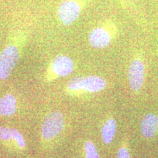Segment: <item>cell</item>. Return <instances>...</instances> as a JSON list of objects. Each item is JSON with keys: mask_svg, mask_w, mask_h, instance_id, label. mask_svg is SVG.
Segmentation results:
<instances>
[{"mask_svg": "<svg viewBox=\"0 0 158 158\" xmlns=\"http://www.w3.org/2000/svg\"><path fill=\"white\" fill-rule=\"evenodd\" d=\"M17 110V100L12 94H6L0 98V116H11Z\"/></svg>", "mask_w": 158, "mask_h": 158, "instance_id": "9", "label": "cell"}, {"mask_svg": "<svg viewBox=\"0 0 158 158\" xmlns=\"http://www.w3.org/2000/svg\"><path fill=\"white\" fill-rule=\"evenodd\" d=\"M10 143H13L18 148L23 149L26 147V141L23 134L16 128L10 127Z\"/></svg>", "mask_w": 158, "mask_h": 158, "instance_id": "11", "label": "cell"}, {"mask_svg": "<svg viewBox=\"0 0 158 158\" xmlns=\"http://www.w3.org/2000/svg\"><path fill=\"white\" fill-rule=\"evenodd\" d=\"M53 78H62L68 76L73 73L74 70L73 61L66 55H58L53 60L51 67Z\"/></svg>", "mask_w": 158, "mask_h": 158, "instance_id": "4", "label": "cell"}, {"mask_svg": "<svg viewBox=\"0 0 158 158\" xmlns=\"http://www.w3.org/2000/svg\"><path fill=\"white\" fill-rule=\"evenodd\" d=\"M116 158H131L129 151L127 148L121 147L118 149L117 155H116Z\"/></svg>", "mask_w": 158, "mask_h": 158, "instance_id": "14", "label": "cell"}, {"mask_svg": "<svg viewBox=\"0 0 158 158\" xmlns=\"http://www.w3.org/2000/svg\"><path fill=\"white\" fill-rule=\"evenodd\" d=\"M84 149L86 158H100L98 149L92 141H88L85 143Z\"/></svg>", "mask_w": 158, "mask_h": 158, "instance_id": "12", "label": "cell"}, {"mask_svg": "<svg viewBox=\"0 0 158 158\" xmlns=\"http://www.w3.org/2000/svg\"><path fill=\"white\" fill-rule=\"evenodd\" d=\"M158 130V116L150 113L146 115L141 123V132L146 138H152L156 135Z\"/></svg>", "mask_w": 158, "mask_h": 158, "instance_id": "8", "label": "cell"}, {"mask_svg": "<svg viewBox=\"0 0 158 158\" xmlns=\"http://www.w3.org/2000/svg\"><path fill=\"white\" fill-rule=\"evenodd\" d=\"M116 132V122L113 118L108 119L101 127V138L106 144H109L115 137Z\"/></svg>", "mask_w": 158, "mask_h": 158, "instance_id": "10", "label": "cell"}, {"mask_svg": "<svg viewBox=\"0 0 158 158\" xmlns=\"http://www.w3.org/2000/svg\"><path fill=\"white\" fill-rule=\"evenodd\" d=\"M81 10L80 4L76 0H65L59 5L57 15L63 24L69 26L78 19Z\"/></svg>", "mask_w": 158, "mask_h": 158, "instance_id": "3", "label": "cell"}, {"mask_svg": "<svg viewBox=\"0 0 158 158\" xmlns=\"http://www.w3.org/2000/svg\"><path fill=\"white\" fill-rule=\"evenodd\" d=\"M111 39V31L103 27L92 29L89 35V43L94 48H106L110 44Z\"/></svg>", "mask_w": 158, "mask_h": 158, "instance_id": "6", "label": "cell"}, {"mask_svg": "<svg viewBox=\"0 0 158 158\" xmlns=\"http://www.w3.org/2000/svg\"><path fill=\"white\" fill-rule=\"evenodd\" d=\"M130 87L134 92H138L142 88L144 82V64L140 59L132 62L128 72Z\"/></svg>", "mask_w": 158, "mask_h": 158, "instance_id": "5", "label": "cell"}, {"mask_svg": "<svg viewBox=\"0 0 158 158\" xmlns=\"http://www.w3.org/2000/svg\"><path fill=\"white\" fill-rule=\"evenodd\" d=\"M106 81L102 77L98 76H80V94L82 92L96 93L101 92L106 87Z\"/></svg>", "mask_w": 158, "mask_h": 158, "instance_id": "7", "label": "cell"}, {"mask_svg": "<svg viewBox=\"0 0 158 158\" xmlns=\"http://www.w3.org/2000/svg\"><path fill=\"white\" fill-rule=\"evenodd\" d=\"M20 56L15 45H7L0 54V80H5L10 76L18 64Z\"/></svg>", "mask_w": 158, "mask_h": 158, "instance_id": "2", "label": "cell"}, {"mask_svg": "<svg viewBox=\"0 0 158 158\" xmlns=\"http://www.w3.org/2000/svg\"><path fill=\"white\" fill-rule=\"evenodd\" d=\"M64 127V118L58 110L51 112L45 116L41 126V136L45 141H51L59 135Z\"/></svg>", "mask_w": 158, "mask_h": 158, "instance_id": "1", "label": "cell"}, {"mask_svg": "<svg viewBox=\"0 0 158 158\" xmlns=\"http://www.w3.org/2000/svg\"><path fill=\"white\" fill-rule=\"evenodd\" d=\"M10 127L2 126L0 127V141L10 143Z\"/></svg>", "mask_w": 158, "mask_h": 158, "instance_id": "13", "label": "cell"}]
</instances>
